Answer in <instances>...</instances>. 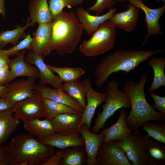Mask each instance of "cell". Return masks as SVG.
<instances>
[{"instance_id":"6da1fadb","label":"cell","mask_w":165,"mask_h":165,"mask_svg":"<svg viewBox=\"0 0 165 165\" xmlns=\"http://www.w3.org/2000/svg\"><path fill=\"white\" fill-rule=\"evenodd\" d=\"M164 51L121 49L112 52L102 59L94 70L96 85L102 87L112 73L120 71L128 73L150 57Z\"/></svg>"},{"instance_id":"7a4b0ae2","label":"cell","mask_w":165,"mask_h":165,"mask_svg":"<svg viewBox=\"0 0 165 165\" xmlns=\"http://www.w3.org/2000/svg\"><path fill=\"white\" fill-rule=\"evenodd\" d=\"M55 147L43 144L30 134L15 136L7 146L8 164L42 165L55 152Z\"/></svg>"},{"instance_id":"3957f363","label":"cell","mask_w":165,"mask_h":165,"mask_svg":"<svg viewBox=\"0 0 165 165\" xmlns=\"http://www.w3.org/2000/svg\"><path fill=\"white\" fill-rule=\"evenodd\" d=\"M148 74L147 72L142 75L139 82L132 80L126 82L122 90L128 95L130 102L131 111L126 118V123L134 132L138 131L139 127L146 122L165 121V115L155 110L146 99L144 90Z\"/></svg>"},{"instance_id":"277c9868","label":"cell","mask_w":165,"mask_h":165,"mask_svg":"<svg viewBox=\"0 0 165 165\" xmlns=\"http://www.w3.org/2000/svg\"><path fill=\"white\" fill-rule=\"evenodd\" d=\"M51 23V51L56 50L63 56L75 50L80 41L83 30L76 14L62 10L55 16Z\"/></svg>"},{"instance_id":"5b68a950","label":"cell","mask_w":165,"mask_h":165,"mask_svg":"<svg viewBox=\"0 0 165 165\" xmlns=\"http://www.w3.org/2000/svg\"><path fill=\"white\" fill-rule=\"evenodd\" d=\"M116 27L109 20L102 23L90 38L80 45V52L86 57H93L113 49L116 39Z\"/></svg>"},{"instance_id":"8992f818","label":"cell","mask_w":165,"mask_h":165,"mask_svg":"<svg viewBox=\"0 0 165 165\" xmlns=\"http://www.w3.org/2000/svg\"><path fill=\"white\" fill-rule=\"evenodd\" d=\"M105 93L107 95L105 104L101 105L102 111L98 113L94 121L91 132L97 134L103 128L107 120L116 111L121 108L130 107V102L128 95L119 88L118 82L112 80L107 86Z\"/></svg>"},{"instance_id":"52a82bcc","label":"cell","mask_w":165,"mask_h":165,"mask_svg":"<svg viewBox=\"0 0 165 165\" xmlns=\"http://www.w3.org/2000/svg\"><path fill=\"white\" fill-rule=\"evenodd\" d=\"M146 136L142 135L138 131L131 133L123 141L120 146L134 165H154L145 151Z\"/></svg>"},{"instance_id":"ba28073f","label":"cell","mask_w":165,"mask_h":165,"mask_svg":"<svg viewBox=\"0 0 165 165\" xmlns=\"http://www.w3.org/2000/svg\"><path fill=\"white\" fill-rule=\"evenodd\" d=\"M42 98L40 94L36 91L32 96L14 104L11 110L13 116L23 122L45 117Z\"/></svg>"},{"instance_id":"9c48e42d","label":"cell","mask_w":165,"mask_h":165,"mask_svg":"<svg viewBox=\"0 0 165 165\" xmlns=\"http://www.w3.org/2000/svg\"><path fill=\"white\" fill-rule=\"evenodd\" d=\"M119 142L113 141L101 144L96 157L97 165H134Z\"/></svg>"},{"instance_id":"30bf717a","label":"cell","mask_w":165,"mask_h":165,"mask_svg":"<svg viewBox=\"0 0 165 165\" xmlns=\"http://www.w3.org/2000/svg\"><path fill=\"white\" fill-rule=\"evenodd\" d=\"M119 2L128 1L130 2L141 9L144 13L145 20L146 23L147 34L142 45L144 46L145 42L152 35H163L159 24V20L165 12V3L160 7L156 9L150 8L145 5L143 0H116Z\"/></svg>"},{"instance_id":"8fae6325","label":"cell","mask_w":165,"mask_h":165,"mask_svg":"<svg viewBox=\"0 0 165 165\" xmlns=\"http://www.w3.org/2000/svg\"><path fill=\"white\" fill-rule=\"evenodd\" d=\"M45 56L29 50L25 61L36 66L39 72V84H49L54 88H63V82L59 77L56 75L44 61Z\"/></svg>"},{"instance_id":"7c38bea8","label":"cell","mask_w":165,"mask_h":165,"mask_svg":"<svg viewBox=\"0 0 165 165\" xmlns=\"http://www.w3.org/2000/svg\"><path fill=\"white\" fill-rule=\"evenodd\" d=\"M82 82L86 87L87 103L83 113L81 126L82 124H85L88 129L90 130L92 120L96 110L99 105L105 102L107 95L105 92L101 93L94 90L89 79L86 78Z\"/></svg>"},{"instance_id":"4fadbf2b","label":"cell","mask_w":165,"mask_h":165,"mask_svg":"<svg viewBox=\"0 0 165 165\" xmlns=\"http://www.w3.org/2000/svg\"><path fill=\"white\" fill-rule=\"evenodd\" d=\"M34 89L42 97L67 105L80 112L83 113L84 111V109L78 102L71 97L63 88L52 89L46 84L38 83L35 84Z\"/></svg>"},{"instance_id":"5bb4252c","label":"cell","mask_w":165,"mask_h":165,"mask_svg":"<svg viewBox=\"0 0 165 165\" xmlns=\"http://www.w3.org/2000/svg\"><path fill=\"white\" fill-rule=\"evenodd\" d=\"M35 79L28 77L8 84V91L2 97L14 104L32 96L36 92L34 89Z\"/></svg>"},{"instance_id":"9a60e30c","label":"cell","mask_w":165,"mask_h":165,"mask_svg":"<svg viewBox=\"0 0 165 165\" xmlns=\"http://www.w3.org/2000/svg\"><path fill=\"white\" fill-rule=\"evenodd\" d=\"M83 113H66L58 115L51 120L55 134L79 133Z\"/></svg>"},{"instance_id":"2e32d148","label":"cell","mask_w":165,"mask_h":165,"mask_svg":"<svg viewBox=\"0 0 165 165\" xmlns=\"http://www.w3.org/2000/svg\"><path fill=\"white\" fill-rule=\"evenodd\" d=\"M26 52V50H22L15 58L9 59L8 66L9 68L10 73L7 84L16 78L20 76H26L38 79L39 72L37 68L25 61Z\"/></svg>"},{"instance_id":"e0dca14e","label":"cell","mask_w":165,"mask_h":165,"mask_svg":"<svg viewBox=\"0 0 165 165\" xmlns=\"http://www.w3.org/2000/svg\"><path fill=\"white\" fill-rule=\"evenodd\" d=\"M79 133L85 144L88 165H97L96 157L99 149L103 143L105 134L103 131L98 134L94 133L88 129L85 124L81 125Z\"/></svg>"},{"instance_id":"ac0fdd59","label":"cell","mask_w":165,"mask_h":165,"mask_svg":"<svg viewBox=\"0 0 165 165\" xmlns=\"http://www.w3.org/2000/svg\"><path fill=\"white\" fill-rule=\"evenodd\" d=\"M126 10L115 13L109 20L116 27L127 32H130L136 28L139 18V8L130 2Z\"/></svg>"},{"instance_id":"d6986e66","label":"cell","mask_w":165,"mask_h":165,"mask_svg":"<svg viewBox=\"0 0 165 165\" xmlns=\"http://www.w3.org/2000/svg\"><path fill=\"white\" fill-rule=\"evenodd\" d=\"M117 11L116 8L109 9L108 11L101 15H93L82 7L76 9V14L83 30L88 35L91 36L96 31L100 25L109 20Z\"/></svg>"},{"instance_id":"ffe728a7","label":"cell","mask_w":165,"mask_h":165,"mask_svg":"<svg viewBox=\"0 0 165 165\" xmlns=\"http://www.w3.org/2000/svg\"><path fill=\"white\" fill-rule=\"evenodd\" d=\"M33 35L31 50L45 56L50 54L51 52L50 44L52 37L51 23L39 24Z\"/></svg>"},{"instance_id":"44dd1931","label":"cell","mask_w":165,"mask_h":165,"mask_svg":"<svg viewBox=\"0 0 165 165\" xmlns=\"http://www.w3.org/2000/svg\"><path fill=\"white\" fill-rule=\"evenodd\" d=\"M127 116L126 108H120L116 122L111 127L103 130L105 134L103 143H108L113 141L121 142L131 133L133 130L128 126L126 123Z\"/></svg>"},{"instance_id":"7402d4cb","label":"cell","mask_w":165,"mask_h":165,"mask_svg":"<svg viewBox=\"0 0 165 165\" xmlns=\"http://www.w3.org/2000/svg\"><path fill=\"white\" fill-rule=\"evenodd\" d=\"M29 17L34 25L51 23L54 16L50 10L47 0H32L28 5Z\"/></svg>"},{"instance_id":"603a6c76","label":"cell","mask_w":165,"mask_h":165,"mask_svg":"<svg viewBox=\"0 0 165 165\" xmlns=\"http://www.w3.org/2000/svg\"><path fill=\"white\" fill-rule=\"evenodd\" d=\"M79 133L62 134H55L41 140L43 144L63 149L69 147L85 146L84 142Z\"/></svg>"},{"instance_id":"cb8c5ba5","label":"cell","mask_w":165,"mask_h":165,"mask_svg":"<svg viewBox=\"0 0 165 165\" xmlns=\"http://www.w3.org/2000/svg\"><path fill=\"white\" fill-rule=\"evenodd\" d=\"M24 127L29 133L40 141L55 134L51 121L46 118L43 120L36 119L23 122Z\"/></svg>"},{"instance_id":"d4e9b609","label":"cell","mask_w":165,"mask_h":165,"mask_svg":"<svg viewBox=\"0 0 165 165\" xmlns=\"http://www.w3.org/2000/svg\"><path fill=\"white\" fill-rule=\"evenodd\" d=\"M20 123L19 119L13 116L11 110L0 111V145L7 141Z\"/></svg>"},{"instance_id":"484cf974","label":"cell","mask_w":165,"mask_h":165,"mask_svg":"<svg viewBox=\"0 0 165 165\" xmlns=\"http://www.w3.org/2000/svg\"><path fill=\"white\" fill-rule=\"evenodd\" d=\"M148 64L153 71V80L148 89L149 92H152L161 86H165V58L164 56L158 58L153 56Z\"/></svg>"},{"instance_id":"4316f807","label":"cell","mask_w":165,"mask_h":165,"mask_svg":"<svg viewBox=\"0 0 165 165\" xmlns=\"http://www.w3.org/2000/svg\"><path fill=\"white\" fill-rule=\"evenodd\" d=\"M145 151L154 165L165 164V144L146 136Z\"/></svg>"},{"instance_id":"83f0119b","label":"cell","mask_w":165,"mask_h":165,"mask_svg":"<svg viewBox=\"0 0 165 165\" xmlns=\"http://www.w3.org/2000/svg\"><path fill=\"white\" fill-rule=\"evenodd\" d=\"M29 17L27 23L24 26L17 25L13 30L2 31L0 32V49H2L9 43L13 46L19 42L20 39L25 38L27 35L25 31L30 26H33Z\"/></svg>"},{"instance_id":"f1b7e54d","label":"cell","mask_w":165,"mask_h":165,"mask_svg":"<svg viewBox=\"0 0 165 165\" xmlns=\"http://www.w3.org/2000/svg\"><path fill=\"white\" fill-rule=\"evenodd\" d=\"M84 146H78L66 148L60 165H83L87 164V156Z\"/></svg>"},{"instance_id":"f546056e","label":"cell","mask_w":165,"mask_h":165,"mask_svg":"<svg viewBox=\"0 0 165 165\" xmlns=\"http://www.w3.org/2000/svg\"><path fill=\"white\" fill-rule=\"evenodd\" d=\"M42 101L45 111V117L51 120L55 116L62 114L80 112L68 106L54 102L48 99L42 97Z\"/></svg>"},{"instance_id":"4dcf8cb0","label":"cell","mask_w":165,"mask_h":165,"mask_svg":"<svg viewBox=\"0 0 165 165\" xmlns=\"http://www.w3.org/2000/svg\"><path fill=\"white\" fill-rule=\"evenodd\" d=\"M63 88L85 110L86 107V88L84 82L78 81L65 82L63 84Z\"/></svg>"},{"instance_id":"1f68e13d","label":"cell","mask_w":165,"mask_h":165,"mask_svg":"<svg viewBox=\"0 0 165 165\" xmlns=\"http://www.w3.org/2000/svg\"><path fill=\"white\" fill-rule=\"evenodd\" d=\"M47 65L54 72L57 74L63 82L77 81L85 73V71L80 67H59Z\"/></svg>"},{"instance_id":"d6a6232c","label":"cell","mask_w":165,"mask_h":165,"mask_svg":"<svg viewBox=\"0 0 165 165\" xmlns=\"http://www.w3.org/2000/svg\"><path fill=\"white\" fill-rule=\"evenodd\" d=\"M143 127L141 131L145 130L147 133L148 138L151 137L155 140L165 144V123L147 121L140 126Z\"/></svg>"},{"instance_id":"836d02e7","label":"cell","mask_w":165,"mask_h":165,"mask_svg":"<svg viewBox=\"0 0 165 165\" xmlns=\"http://www.w3.org/2000/svg\"><path fill=\"white\" fill-rule=\"evenodd\" d=\"M86 0H49V6L54 17L61 12L64 8L69 9L79 6Z\"/></svg>"},{"instance_id":"e575fe53","label":"cell","mask_w":165,"mask_h":165,"mask_svg":"<svg viewBox=\"0 0 165 165\" xmlns=\"http://www.w3.org/2000/svg\"><path fill=\"white\" fill-rule=\"evenodd\" d=\"M32 38L28 34L26 37L16 45L9 48L8 50H3L2 51L9 57L17 55L22 50H26L29 51L31 50V43Z\"/></svg>"},{"instance_id":"d590c367","label":"cell","mask_w":165,"mask_h":165,"mask_svg":"<svg viewBox=\"0 0 165 165\" xmlns=\"http://www.w3.org/2000/svg\"><path fill=\"white\" fill-rule=\"evenodd\" d=\"M115 0H96L95 3L86 10L94 11L95 15H99L106 9L112 8Z\"/></svg>"},{"instance_id":"8d00e7d4","label":"cell","mask_w":165,"mask_h":165,"mask_svg":"<svg viewBox=\"0 0 165 165\" xmlns=\"http://www.w3.org/2000/svg\"><path fill=\"white\" fill-rule=\"evenodd\" d=\"M152 98L154 104L151 105L154 109H156L162 114L165 115V96L161 97L156 94L153 92H149Z\"/></svg>"},{"instance_id":"74e56055","label":"cell","mask_w":165,"mask_h":165,"mask_svg":"<svg viewBox=\"0 0 165 165\" xmlns=\"http://www.w3.org/2000/svg\"><path fill=\"white\" fill-rule=\"evenodd\" d=\"M66 149V148L57 150L42 165H60Z\"/></svg>"},{"instance_id":"f35d334b","label":"cell","mask_w":165,"mask_h":165,"mask_svg":"<svg viewBox=\"0 0 165 165\" xmlns=\"http://www.w3.org/2000/svg\"><path fill=\"white\" fill-rule=\"evenodd\" d=\"M10 73V69L8 65L0 69V85L7 84Z\"/></svg>"},{"instance_id":"ab89813d","label":"cell","mask_w":165,"mask_h":165,"mask_svg":"<svg viewBox=\"0 0 165 165\" xmlns=\"http://www.w3.org/2000/svg\"><path fill=\"white\" fill-rule=\"evenodd\" d=\"M8 164L7 146L0 145V165Z\"/></svg>"},{"instance_id":"60d3db41","label":"cell","mask_w":165,"mask_h":165,"mask_svg":"<svg viewBox=\"0 0 165 165\" xmlns=\"http://www.w3.org/2000/svg\"><path fill=\"white\" fill-rule=\"evenodd\" d=\"M13 105V104L4 98H0V111L12 110Z\"/></svg>"},{"instance_id":"b9f144b4","label":"cell","mask_w":165,"mask_h":165,"mask_svg":"<svg viewBox=\"0 0 165 165\" xmlns=\"http://www.w3.org/2000/svg\"><path fill=\"white\" fill-rule=\"evenodd\" d=\"M8 90V85H0V98L3 97Z\"/></svg>"},{"instance_id":"7bdbcfd3","label":"cell","mask_w":165,"mask_h":165,"mask_svg":"<svg viewBox=\"0 0 165 165\" xmlns=\"http://www.w3.org/2000/svg\"><path fill=\"white\" fill-rule=\"evenodd\" d=\"M0 13L2 14L3 17L5 18L6 13L4 0H0Z\"/></svg>"},{"instance_id":"ee69618b","label":"cell","mask_w":165,"mask_h":165,"mask_svg":"<svg viewBox=\"0 0 165 165\" xmlns=\"http://www.w3.org/2000/svg\"><path fill=\"white\" fill-rule=\"evenodd\" d=\"M143 1H147L148 0H143ZM160 0L161 2H163V3H165V0Z\"/></svg>"}]
</instances>
